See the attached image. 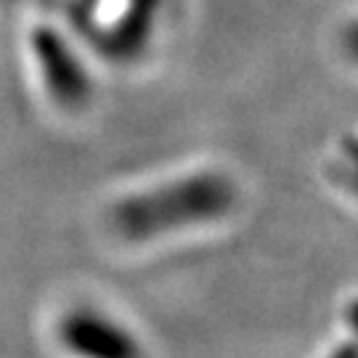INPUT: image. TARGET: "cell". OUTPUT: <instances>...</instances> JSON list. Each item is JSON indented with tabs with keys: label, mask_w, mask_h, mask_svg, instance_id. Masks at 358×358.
Returning a JSON list of instances; mask_svg holds the SVG:
<instances>
[{
	"label": "cell",
	"mask_w": 358,
	"mask_h": 358,
	"mask_svg": "<svg viewBox=\"0 0 358 358\" xmlns=\"http://www.w3.org/2000/svg\"><path fill=\"white\" fill-rule=\"evenodd\" d=\"M32 48L38 53L40 75L45 80V88L51 90L53 99L69 103V106H77L88 99V75L77 64V59L66 48L64 40L48 29H40L32 38Z\"/></svg>",
	"instance_id": "2"
},
{
	"label": "cell",
	"mask_w": 358,
	"mask_h": 358,
	"mask_svg": "<svg viewBox=\"0 0 358 358\" xmlns=\"http://www.w3.org/2000/svg\"><path fill=\"white\" fill-rule=\"evenodd\" d=\"M62 340L83 356H136L138 345L130 340L128 332H122L112 321L93 316V313H75L62 327Z\"/></svg>",
	"instance_id": "3"
},
{
	"label": "cell",
	"mask_w": 358,
	"mask_h": 358,
	"mask_svg": "<svg viewBox=\"0 0 358 358\" xmlns=\"http://www.w3.org/2000/svg\"><path fill=\"white\" fill-rule=\"evenodd\" d=\"M231 205V186L217 176H192L167 183L159 192L125 199L115 210V226L130 239H154L178 226L223 215Z\"/></svg>",
	"instance_id": "1"
},
{
	"label": "cell",
	"mask_w": 358,
	"mask_h": 358,
	"mask_svg": "<svg viewBox=\"0 0 358 358\" xmlns=\"http://www.w3.org/2000/svg\"><path fill=\"white\" fill-rule=\"evenodd\" d=\"M348 321H350V327H353V332L358 334V303L348 308Z\"/></svg>",
	"instance_id": "5"
},
{
	"label": "cell",
	"mask_w": 358,
	"mask_h": 358,
	"mask_svg": "<svg viewBox=\"0 0 358 358\" xmlns=\"http://www.w3.org/2000/svg\"><path fill=\"white\" fill-rule=\"evenodd\" d=\"M348 48H350V53L358 59V24L356 27H350V32H348Z\"/></svg>",
	"instance_id": "4"
}]
</instances>
